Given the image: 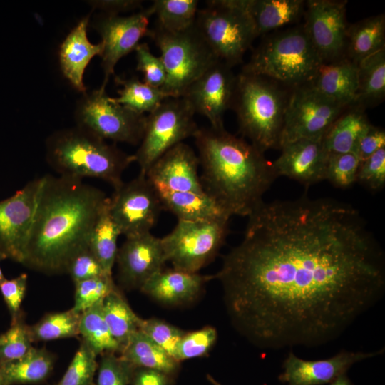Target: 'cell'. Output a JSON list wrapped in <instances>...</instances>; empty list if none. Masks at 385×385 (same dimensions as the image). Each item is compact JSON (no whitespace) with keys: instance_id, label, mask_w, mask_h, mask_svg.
<instances>
[{"instance_id":"6","label":"cell","mask_w":385,"mask_h":385,"mask_svg":"<svg viewBox=\"0 0 385 385\" xmlns=\"http://www.w3.org/2000/svg\"><path fill=\"white\" fill-rule=\"evenodd\" d=\"M322 63L302 24L264 36L241 71L294 88L309 83Z\"/></svg>"},{"instance_id":"24","label":"cell","mask_w":385,"mask_h":385,"mask_svg":"<svg viewBox=\"0 0 385 385\" xmlns=\"http://www.w3.org/2000/svg\"><path fill=\"white\" fill-rule=\"evenodd\" d=\"M209 277L173 269L160 270L140 289L165 304L175 305L192 300Z\"/></svg>"},{"instance_id":"17","label":"cell","mask_w":385,"mask_h":385,"mask_svg":"<svg viewBox=\"0 0 385 385\" xmlns=\"http://www.w3.org/2000/svg\"><path fill=\"white\" fill-rule=\"evenodd\" d=\"M236 83L232 68L219 60L188 87L182 98L195 113L209 120L210 127L223 128L224 114L232 106Z\"/></svg>"},{"instance_id":"55","label":"cell","mask_w":385,"mask_h":385,"mask_svg":"<svg viewBox=\"0 0 385 385\" xmlns=\"http://www.w3.org/2000/svg\"><path fill=\"white\" fill-rule=\"evenodd\" d=\"M0 385H6L1 369H0Z\"/></svg>"},{"instance_id":"48","label":"cell","mask_w":385,"mask_h":385,"mask_svg":"<svg viewBox=\"0 0 385 385\" xmlns=\"http://www.w3.org/2000/svg\"><path fill=\"white\" fill-rule=\"evenodd\" d=\"M28 276L23 273L0 284V292L10 313L11 321L23 314L21 306L27 287Z\"/></svg>"},{"instance_id":"26","label":"cell","mask_w":385,"mask_h":385,"mask_svg":"<svg viewBox=\"0 0 385 385\" xmlns=\"http://www.w3.org/2000/svg\"><path fill=\"white\" fill-rule=\"evenodd\" d=\"M153 185L163 209L173 213L178 220L200 221L231 217L205 192L174 191L160 185Z\"/></svg>"},{"instance_id":"7","label":"cell","mask_w":385,"mask_h":385,"mask_svg":"<svg viewBox=\"0 0 385 385\" xmlns=\"http://www.w3.org/2000/svg\"><path fill=\"white\" fill-rule=\"evenodd\" d=\"M148 36L160 51L166 71V81L161 89L168 97H182L195 80L219 61L195 24L178 33L156 26L150 29Z\"/></svg>"},{"instance_id":"51","label":"cell","mask_w":385,"mask_h":385,"mask_svg":"<svg viewBox=\"0 0 385 385\" xmlns=\"http://www.w3.org/2000/svg\"><path fill=\"white\" fill-rule=\"evenodd\" d=\"M88 3L93 9H98L103 11V13L112 14L143 9V1L140 0L89 1Z\"/></svg>"},{"instance_id":"8","label":"cell","mask_w":385,"mask_h":385,"mask_svg":"<svg viewBox=\"0 0 385 385\" xmlns=\"http://www.w3.org/2000/svg\"><path fill=\"white\" fill-rule=\"evenodd\" d=\"M206 4L198 9L195 26L216 57L232 68L242 61L257 37L254 26L232 0H210Z\"/></svg>"},{"instance_id":"31","label":"cell","mask_w":385,"mask_h":385,"mask_svg":"<svg viewBox=\"0 0 385 385\" xmlns=\"http://www.w3.org/2000/svg\"><path fill=\"white\" fill-rule=\"evenodd\" d=\"M102 308L106 324L121 352L132 336L140 330L143 319L132 310L117 288L103 299Z\"/></svg>"},{"instance_id":"15","label":"cell","mask_w":385,"mask_h":385,"mask_svg":"<svg viewBox=\"0 0 385 385\" xmlns=\"http://www.w3.org/2000/svg\"><path fill=\"white\" fill-rule=\"evenodd\" d=\"M42 178L0 200V258L23 264Z\"/></svg>"},{"instance_id":"43","label":"cell","mask_w":385,"mask_h":385,"mask_svg":"<svg viewBox=\"0 0 385 385\" xmlns=\"http://www.w3.org/2000/svg\"><path fill=\"white\" fill-rule=\"evenodd\" d=\"M217 330L210 326L201 329L185 332L180 341L175 359L181 361L197 358L206 354L215 344Z\"/></svg>"},{"instance_id":"4","label":"cell","mask_w":385,"mask_h":385,"mask_svg":"<svg viewBox=\"0 0 385 385\" xmlns=\"http://www.w3.org/2000/svg\"><path fill=\"white\" fill-rule=\"evenodd\" d=\"M46 159L58 175L96 178L113 189L123 183L124 171L135 162L133 155L77 125L48 137Z\"/></svg>"},{"instance_id":"38","label":"cell","mask_w":385,"mask_h":385,"mask_svg":"<svg viewBox=\"0 0 385 385\" xmlns=\"http://www.w3.org/2000/svg\"><path fill=\"white\" fill-rule=\"evenodd\" d=\"M23 315L11 321L10 327L0 334V366L20 359L33 347L29 326Z\"/></svg>"},{"instance_id":"52","label":"cell","mask_w":385,"mask_h":385,"mask_svg":"<svg viewBox=\"0 0 385 385\" xmlns=\"http://www.w3.org/2000/svg\"><path fill=\"white\" fill-rule=\"evenodd\" d=\"M328 385H353L351 380L348 377L347 374H343L340 376H339L337 379H335L332 383L329 384Z\"/></svg>"},{"instance_id":"47","label":"cell","mask_w":385,"mask_h":385,"mask_svg":"<svg viewBox=\"0 0 385 385\" xmlns=\"http://www.w3.org/2000/svg\"><path fill=\"white\" fill-rule=\"evenodd\" d=\"M66 273L70 275L74 284L90 278L108 276L89 247L77 254L71 260L67 267Z\"/></svg>"},{"instance_id":"44","label":"cell","mask_w":385,"mask_h":385,"mask_svg":"<svg viewBox=\"0 0 385 385\" xmlns=\"http://www.w3.org/2000/svg\"><path fill=\"white\" fill-rule=\"evenodd\" d=\"M140 331L175 359L178 344L185 333L158 319H143Z\"/></svg>"},{"instance_id":"37","label":"cell","mask_w":385,"mask_h":385,"mask_svg":"<svg viewBox=\"0 0 385 385\" xmlns=\"http://www.w3.org/2000/svg\"><path fill=\"white\" fill-rule=\"evenodd\" d=\"M80 317L81 314L73 309L46 314L36 324L29 326L32 342H45L79 335Z\"/></svg>"},{"instance_id":"42","label":"cell","mask_w":385,"mask_h":385,"mask_svg":"<svg viewBox=\"0 0 385 385\" xmlns=\"http://www.w3.org/2000/svg\"><path fill=\"white\" fill-rule=\"evenodd\" d=\"M137 367L115 353L102 354L97 385H128Z\"/></svg>"},{"instance_id":"14","label":"cell","mask_w":385,"mask_h":385,"mask_svg":"<svg viewBox=\"0 0 385 385\" xmlns=\"http://www.w3.org/2000/svg\"><path fill=\"white\" fill-rule=\"evenodd\" d=\"M152 15L153 10L150 6L128 16L106 13L96 16L92 26L101 36L103 46L101 57L104 78L101 87L106 88L120 58L135 51L143 36H148Z\"/></svg>"},{"instance_id":"33","label":"cell","mask_w":385,"mask_h":385,"mask_svg":"<svg viewBox=\"0 0 385 385\" xmlns=\"http://www.w3.org/2000/svg\"><path fill=\"white\" fill-rule=\"evenodd\" d=\"M120 235L110 213L108 197L92 231L89 249L106 274L111 277L118 250V238Z\"/></svg>"},{"instance_id":"16","label":"cell","mask_w":385,"mask_h":385,"mask_svg":"<svg viewBox=\"0 0 385 385\" xmlns=\"http://www.w3.org/2000/svg\"><path fill=\"white\" fill-rule=\"evenodd\" d=\"M347 1H305L304 29L322 63L345 57Z\"/></svg>"},{"instance_id":"20","label":"cell","mask_w":385,"mask_h":385,"mask_svg":"<svg viewBox=\"0 0 385 385\" xmlns=\"http://www.w3.org/2000/svg\"><path fill=\"white\" fill-rule=\"evenodd\" d=\"M322 138L300 139L282 145L279 156L272 163L277 176L287 177L306 187L324 180L329 154Z\"/></svg>"},{"instance_id":"50","label":"cell","mask_w":385,"mask_h":385,"mask_svg":"<svg viewBox=\"0 0 385 385\" xmlns=\"http://www.w3.org/2000/svg\"><path fill=\"white\" fill-rule=\"evenodd\" d=\"M172 376L160 371L137 367L131 381L132 385H171Z\"/></svg>"},{"instance_id":"21","label":"cell","mask_w":385,"mask_h":385,"mask_svg":"<svg viewBox=\"0 0 385 385\" xmlns=\"http://www.w3.org/2000/svg\"><path fill=\"white\" fill-rule=\"evenodd\" d=\"M194 150L182 142L161 155L149 168L147 178L153 184L174 191L205 192Z\"/></svg>"},{"instance_id":"5","label":"cell","mask_w":385,"mask_h":385,"mask_svg":"<svg viewBox=\"0 0 385 385\" xmlns=\"http://www.w3.org/2000/svg\"><path fill=\"white\" fill-rule=\"evenodd\" d=\"M291 89L262 76L242 71L237 76L231 108L236 113L239 131L264 153L279 149Z\"/></svg>"},{"instance_id":"41","label":"cell","mask_w":385,"mask_h":385,"mask_svg":"<svg viewBox=\"0 0 385 385\" xmlns=\"http://www.w3.org/2000/svg\"><path fill=\"white\" fill-rule=\"evenodd\" d=\"M96 356L82 341L58 385H91L97 368Z\"/></svg>"},{"instance_id":"34","label":"cell","mask_w":385,"mask_h":385,"mask_svg":"<svg viewBox=\"0 0 385 385\" xmlns=\"http://www.w3.org/2000/svg\"><path fill=\"white\" fill-rule=\"evenodd\" d=\"M115 83L121 88L117 91L119 96L112 98L113 101L139 114L151 113L168 98L160 88L151 86L136 76H115Z\"/></svg>"},{"instance_id":"18","label":"cell","mask_w":385,"mask_h":385,"mask_svg":"<svg viewBox=\"0 0 385 385\" xmlns=\"http://www.w3.org/2000/svg\"><path fill=\"white\" fill-rule=\"evenodd\" d=\"M384 350V347L369 352L341 350L333 356L319 360H305L290 351L282 363L278 379L287 385L329 384L346 374L354 364L381 356Z\"/></svg>"},{"instance_id":"32","label":"cell","mask_w":385,"mask_h":385,"mask_svg":"<svg viewBox=\"0 0 385 385\" xmlns=\"http://www.w3.org/2000/svg\"><path fill=\"white\" fill-rule=\"evenodd\" d=\"M53 358L46 349L34 346L19 360L0 366L6 385L32 384L44 380L51 371Z\"/></svg>"},{"instance_id":"53","label":"cell","mask_w":385,"mask_h":385,"mask_svg":"<svg viewBox=\"0 0 385 385\" xmlns=\"http://www.w3.org/2000/svg\"><path fill=\"white\" fill-rule=\"evenodd\" d=\"M207 380L209 381V382L212 384V385H222L220 383H219L217 380H215L211 375L210 374H207Z\"/></svg>"},{"instance_id":"22","label":"cell","mask_w":385,"mask_h":385,"mask_svg":"<svg viewBox=\"0 0 385 385\" xmlns=\"http://www.w3.org/2000/svg\"><path fill=\"white\" fill-rule=\"evenodd\" d=\"M89 18L90 14L79 21L63 41L58 51L60 67L64 77L83 94L87 90L83 82L85 70L91 59L101 56L103 50L101 42L93 44L88 38Z\"/></svg>"},{"instance_id":"49","label":"cell","mask_w":385,"mask_h":385,"mask_svg":"<svg viewBox=\"0 0 385 385\" xmlns=\"http://www.w3.org/2000/svg\"><path fill=\"white\" fill-rule=\"evenodd\" d=\"M383 148H385V130L371 125L359 139L355 153L362 161Z\"/></svg>"},{"instance_id":"36","label":"cell","mask_w":385,"mask_h":385,"mask_svg":"<svg viewBox=\"0 0 385 385\" xmlns=\"http://www.w3.org/2000/svg\"><path fill=\"white\" fill-rule=\"evenodd\" d=\"M197 5V0H155L151 6L157 17L158 27L178 33L195 24Z\"/></svg>"},{"instance_id":"23","label":"cell","mask_w":385,"mask_h":385,"mask_svg":"<svg viewBox=\"0 0 385 385\" xmlns=\"http://www.w3.org/2000/svg\"><path fill=\"white\" fill-rule=\"evenodd\" d=\"M252 22L257 36L297 23L304 15L303 0H232Z\"/></svg>"},{"instance_id":"11","label":"cell","mask_w":385,"mask_h":385,"mask_svg":"<svg viewBox=\"0 0 385 385\" xmlns=\"http://www.w3.org/2000/svg\"><path fill=\"white\" fill-rule=\"evenodd\" d=\"M145 118L113 101L101 86L83 93L75 110L77 126L114 143L140 144Z\"/></svg>"},{"instance_id":"54","label":"cell","mask_w":385,"mask_h":385,"mask_svg":"<svg viewBox=\"0 0 385 385\" xmlns=\"http://www.w3.org/2000/svg\"><path fill=\"white\" fill-rule=\"evenodd\" d=\"M2 260L0 258V262ZM5 277L4 275V273L2 272V270L1 268V265H0V284L5 279Z\"/></svg>"},{"instance_id":"25","label":"cell","mask_w":385,"mask_h":385,"mask_svg":"<svg viewBox=\"0 0 385 385\" xmlns=\"http://www.w3.org/2000/svg\"><path fill=\"white\" fill-rule=\"evenodd\" d=\"M309 84L329 98L349 106L357 92V66L346 57L322 63Z\"/></svg>"},{"instance_id":"3","label":"cell","mask_w":385,"mask_h":385,"mask_svg":"<svg viewBox=\"0 0 385 385\" xmlns=\"http://www.w3.org/2000/svg\"><path fill=\"white\" fill-rule=\"evenodd\" d=\"M205 192L230 217H248L277 178L272 163L225 128H199L193 136Z\"/></svg>"},{"instance_id":"10","label":"cell","mask_w":385,"mask_h":385,"mask_svg":"<svg viewBox=\"0 0 385 385\" xmlns=\"http://www.w3.org/2000/svg\"><path fill=\"white\" fill-rule=\"evenodd\" d=\"M229 220H178L173 230L160 238L166 261H170L174 269L197 273L224 244Z\"/></svg>"},{"instance_id":"13","label":"cell","mask_w":385,"mask_h":385,"mask_svg":"<svg viewBox=\"0 0 385 385\" xmlns=\"http://www.w3.org/2000/svg\"><path fill=\"white\" fill-rule=\"evenodd\" d=\"M163 206L153 183L140 173L114 189L109 197L111 215L125 237L150 232Z\"/></svg>"},{"instance_id":"2","label":"cell","mask_w":385,"mask_h":385,"mask_svg":"<svg viewBox=\"0 0 385 385\" xmlns=\"http://www.w3.org/2000/svg\"><path fill=\"white\" fill-rule=\"evenodd\" d=\"M23 265L46 274L66 273L71 260L89 247L108 197L82 179L41 177Z\"/></svg>"},{"instance_id":"9","label":"cell","mask_w":385,"mask_h":385,"mask_svg":"<svg viewBox=\"0 0 385 385\" xmlns=\"http://www.w3.org/2000/svg\"><path fill=\"white\" fill-rule=\"evenodd\" d=\"M195 114L185 98L168 97L146 115L143 135L133 154L140 173L146 175L161 155L195 135L199 128Z\"/></svg>"},{"instance_id":"12","label":"cell","mask_w":385,"mask_h":385,"mask_svg":"<svg viewBox=\"0 0 385 385\" xmlns=\"http://www.w3.org/2000/svg\"><path fill=\"white\" fill-rule=\"evenodd\" d=\"M346 107L324 96L309 83L292 88L279 148L297 140L322 138Z\"/></svg>"},{"instance_id":"39","label":"cell","mask_w":385,"mask_h":385,"mask_svg":"<svg viewBox=\"0 0 385 385\" xmlns=\"http://www.w3.org/2000/svg\"><path fill=\"white\" fill-rule=\"evenodd\" d=\"M113 277L101 276L82 280L75 283L73 311L78 314L102 302L116 289Z\"/></svg>"},{"instance_id":"46","label":"cell","mask_w":385,"mask_h":385,"mask_svg":"<svg viewBox=\"0 0 385 385\" xmlns=\"http://www.w3.org/2000/svg\"><path fill=\"white\" fill-rule=\"evenodd\" d=\"M356 182L374 191L385 186V148H381L361 161Z\"/></svg>"},{"instance_id":"19","label":"cell","mask_w":385,"mask_h":385,"mask_svg":"<svg viewBox=\"0 0 385 385\" xmlns=\"http://www.w3.org/2000/svg\"><path fill=\"white\" fill-rule=\"evenodd\" d=\"M165 262L161 239L151 232L125 237L115 259L120 285L127 289H140L163 270Z\"/></svg>"},{"instance_id":"27","label":"cell","mask_w":385,"mask_h":385,"mask_svg":"<svg viewBox=\"0 0 385 385\" xmlns=\"http://www.w3.org/2000/svg\"><path fill=\"white\" fill-rule=\"evenodd\" d=\"M371 125L361 106H347L323 135L326 151L328 154L355 153L359 139Z\"/></svg>"},{"instance_id":"30","label":"cell","mask_w":385,"mask_h":385,"mask_svg":"<svg viewBox=\"0 0 385 385\" xmlns=\"http://www.w3.org/2000/svg\"><path fill=\"white\" fill-rule=\"evenodd\" d=\"M356 66L358 87L353 104L363 108L376 105L385 96V48L365 58Z\"/></svg>"},{"instance_id":"28","label":"cell","mask_w":385,"mask_h":385,"mask_svg":"<svg viewBox=\"0 0 385 385\" xmlns=\"http://www.w3.org/2000/svg\"><path fill=\"white\" fill-rule=\"evenodd\" d=\"M385 48L384 14L361 19L347 28L345 57L355 64Z\"/></svg>"},{"instance_id":"35","label":"cell","mask_w":385,"mask_h":385,"mask_svg":"<svg viewBox=\"0 0 385 385\" xmlns=\"http://www.w3.org/2000/svg\"><path fill=\"white\" fill-rule=\"evenodd\" d=\"M102 302L81 314L78 332L82 341L98 356L106 353H120L121 349L113 337L104 319Z\"/></svg>"},{"instance_id":"1","label":"cell","mask_w":385,"mask_h":385,"mask_svg":"<svg viewBox=\"0 0 385 385\" xmlns=\"http://www.w3.org/2000/svg\"><path fill=\"white\" fill-rule=\"evenodd\" d=\"M223 258L235 328L262 349L337 339L385 291V257L354 206L331 198L263 202Z\"/></svg>"},{"instance_id":"45","label":"cell","mask_w":385,"mask_h":385,"mask_svg":"<svg viewBox=\"0 0 385 385\" xmlns=\"http://www.w3.org/2000/svg\"><path fill=\"white\" fill-rule=\"evenodd\" d=\"M135 51L136 69L143 73V82L161 88L166 81V71L160 57L153 55L146 43H140Z\"/></svg>"},{"instance_id":"40","label":"cell","mask_w":385,"mask_h":385,"mask_svg":"<svg viewBox=\"0 0 385 385\" xmlns=\"http://www.w3.org/2000/svg\"><path fill=\"white\" fill-rule=\"evenodd\" d=\"M361 160L354 152L329 154L325 179L339 188L351 186L357 179Z\"/></svg>"},{"instance_id":"29","label":"cell","mask_w":385,"mask_h":385,"mask_svg":"<svg viewBox=\"0 0 385 385\" xmlns=\"http://www.w3.org/2000/svg\"><path fill=\"white\" fill-rule=\"evenodd\" d=\"M119 354L135 367L160 371L171 376L179 369L180 363L140 330L132 336Z\"/></svg>"}]
</instances>
